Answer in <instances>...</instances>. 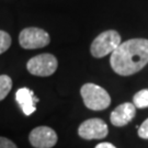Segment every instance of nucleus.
<instances>
[{
	"label": "nucleus",
	"mask_w": 148,
	"mask_h": 148,
	"mask_svg": "<svg viewBox=\"0 0 148 148\" xmlns=\"http://www.w3.org/2000/svg\"><path fill=\"white\" fill-rule=\"evenodd\" d=\"M112 69L120 76L138 73L148 64V40L132 38L121 43L111 54Z\"/></svg>",
	"instance_id": "nucleus-1"
},
{
	"label": "nucleus",
	"mask_w": 148,
	"mask_h": 148,
	"mask_svg": "<svg viewBox=\"0 0 148 148\" xmlns=\"http://www.w3.org/2000/svg\"><path fill=\"white\" fill-rule=\"evenodd\" d=\"M85 106L93 111L106 110L111 104V97L102 87L95 84H85L80 89Z\"/></svg>",
	"instance_id": "nucleus-2"
},
{
	"label": "nucleus",
	"mask_w": 148,
	"mask_h": 148,
	"mask_svg": "<svg viewBox=\"0 0 148 148\" xmlns=\"http://www.w3.org/2000/svg\"><path fill=\"white\" fill-rule=\"evenodd\" d=\"M120 44H121L120 34L114 30H109L102 32L93 40L90 46V52L91 55L95 58L106 57V55L113 53Z\"/></svg>",
	"instance_id": "nucleus-3"
},
{
	"label": "nucleus",
	"mask_w": 148,
	"mask_h": 148,
	"mask_svg": "<svg viewBox=\"0 0 148 148\" xmlns=\"http://www.w3.org/2000/svg\"><path fill=\"white\" fill-rule=\"evenodd\" d=\"M58 63L52 54H40L32 57L27 64V69L30 74L40 77H47L53 75L57 69Z\"/></svg>",
	"instance_id": "nucleus-4"
},
{
	"label": "nucleus",
	"mask_w": 148,
	"mask_h": 148,
	"mask_svg": "<svg viewBox=\"0 0 148 148\" xmlns=\"http://www.w3.org/2000/svg\"><path fill=\"white\" fill-rule=\"evenodd\" d=\"M51 37L46 31L40 27H27L22 30L19 35V43L22 48L36 49L48 45Z\"/></svg>",
	"instance_id": "nucleus-5"
},
{
	"label": "nucleus",
	"mask_w": 148,
	"mask_h": 148,
	"mask_svg": "<svg viewBox=\"0 0 148 148\" xmlns=\"http://www.w3.org/2000/svg\"><path fill=\"white\" fill-rule=\"evenodd\" d=\"M109 128L106 123L101 119H89L82 122L78 128V134L84 139H102L106 137Z\"/></svg>",
	"instance_id": "nucleus-6"
},
{
	"label": "nucleus",
	"mask_w": 148,
	"mask_h": 148,
	"mask_svg": "<svg viewBox=\"0 0 148 148\" xmlns=\"http://www.w3.org/2000/svg\"><path fill=\"white\" fill-rule=\"evenodd\" d=\"M29 140L34 148H52L57 144L58 137L53 128L48 126H38L31 131Z\"/></svg>",
	"instance_id": "nucleus-7"
},
{
	"label": "nucleus",
	"mask_w": 148,
	"mask_h": 148,
	"mask_svg": "<svg viewBox=\"0 0 148 148\" xmlns=\"http://www.w3.org/2000/svg\"><path fill=\"white\" fill-rule=\"evenodd\" d=\"M136 115V108L133 103L126 102L116 106L110 115V121L114 126H124Z\"/></svg>",
	"instance_id": "nucleus-8"
},
{
	"label": "nucleus",
	"mask_w": 148,
	"mask_h": 148,
	"mask_svg": "<svg viewBox=\"0 0 148 148\" xmlns=\"http://www.w3.org/2000/svg\"><path fill=\"white\" fill-rule=\"evenodd\" d=\"M16 100L25 115H31L36 111V104L38 99L34 95V92L29 88H20L16 93Z\"/></svg>",
	"instance_id": "nucleus-9"
},
{
	"label": "nucleus",
	"mask_w": 148,
	"mask_h": 148,
	"mask_svg": "<svg viewBox=\"0 0 148 148\" xmlns=\"http://www.w3.org/2000/svg\"><path fill=\"white\" fill-rule=\"evenodd\" d=\"M133 104L135 106V108H139V109L148 108V89L138 91L133 98Z\"/></svg>",
	"instance_id": "nucleus-10"
},
{
	"label": "nucleus",
	"mask_w": 148,
	"mask_h": 148,
	"mask_svg": "<svg viewBox=\"0 0 148 148\" xmlns=\"http://www.w3.org/2000/svg\"><path fill=\"white\" fill-rule=\"evenodd\" d=\"M12 88V79L7 75L0 76V101L3 100Z\"/></svg>",
	"instance_id": "nucleus-11"
},
{
	"label": "nucleus",
	"mask_w": 148,
	"mask_h": 148,
	"mask_svg": "<svg viewBox=\"0 0 148 148\" xmlns=\"http://www.w3.org/2000/svg\"><path fill=\"white\" fill-rule=\"evenodd\" d=\"M11 46V36L9 33L0 30V55L8 51V48Z\"/></svg>",
	"instance_id": "nucleus-12"
},
{
	"label": "nucleus",
	"mask_w": 148,
	"mask_h": 148,
	"mask_svg": "<svg viewBox=\"0 0 148 148\" xmlns=\"http://www.w3.org/2000/svg\"><path fill=\"white\" fill-rule=\"evenodd\" d=\"M138 136L144 139H148V119L143 122V124L138 127Z\"/></svg>",
	"instance_id": "nucleus-13"
},
{
	"label": "nucleus",
	"mask_w": 148,
	"mask_h": 148,
	"mask_svg": "<svg viewBox=\"0 0 148 148\" xmlns=\"http://www.w3.org/2000/svg\"><path fill=\"white\" fill-rule=\"evenodd\" d=\"M0 148H18L16 145L9 138L1 137L0 136Z\"/></svg>",
	"instance_id": "nucleus-14"
},
{
	"label": "nucleus",
	"mask_w": 148,
	"mask_h": 148,
	"mask_svg": "<svg viewBox=\"0 0 148 148\" xmlns=\"http://www.w3.org/2000/svg\"><path fill=\"white\" fill-rule=\"evenodd\" d=\"M95 148H116V147L111 143H100L98 144Z\"/></svg>",
	"instance_id": "nucleus-15"
}]
</instances>
